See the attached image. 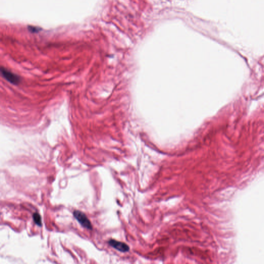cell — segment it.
Here are the masks:
<instances>
[{
  "mask_svg": "<svg viewBox=\"0 0 264 264\" xmlns=\"http://www.w3.org/2000/svg\"><path fill=\"white\" fill-rule=\"evenodd\" d=\"M73 216L83 227L88 230H92V226L91 222L84 212L76 210L73 212Z\"/></svg>",
  "mask_w": 264,
  "mask_h": 264,
  "instance_id": "1",
  "label": "cell"
},
{
  "mask_svg": "<svg viewBox=\"0 0 264 264\" xmlns=\"http://www.w3.org/2000/svg\"><path fill=\"white\" fill-rule=\"evenodd\" d=\"M2 75H3V77L6 79L7 81L13 84H18L20 82V77L18 75L13 73L8 70L6 69V68L2 67L1 69Z\"/></svg>",
  "mask_w": 264,
  "mask_h": 264,
  "instance_id": "2",
  "label": "cell"
},
{
  "mask_svg": "<svg viewBox=\"0 0 264 264\" xmlns=\"http://www.w3.org/2000/svg\"><path fill=\"white\" fill-rule=\"evenodd\" d=\"M108 243L111 246L121 252H126L130 250L129 246L124 242L116 241L114 239H111L108 241Z\"/></svg>",
  "mask_w": 264,
  "mask_h": 264,
  "instance_id": "3",
  "label": "cell"
},
{
  "mask_svg": "<svg viewBox=\"0 0 264 264\" xmlns=\"http://www.w3.org/2000/svg\"><path fill=\"white\" fill-rule=\"evenodd\" d=\"M32 218H33L34 222L37 226H38L39 227H41L42 226V218L38 213L35 212L32 215Z\"/></svg>",
  "mask_w": 264,
  "mask_h": 264,
  "instance_id": "4",
  "label": "cell"
},
{
  "mask_svg": "<svg viewBox=\"0 0 264 264\" xmlns=\"http://www.w3.org/2000/svg\"><path fill=\"white\" fill-rule=\"evenodd\" d=\"M28 28L30 29V31L32 32H38L39 31V30L37 27H29Z\"/></svg>",
  "mask_w": 264,
  "mask_h": 264,
  "instance_id": "5",
  "label": "cell"
}]
</instances>
